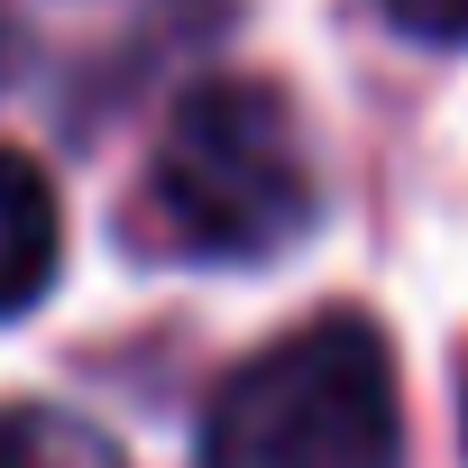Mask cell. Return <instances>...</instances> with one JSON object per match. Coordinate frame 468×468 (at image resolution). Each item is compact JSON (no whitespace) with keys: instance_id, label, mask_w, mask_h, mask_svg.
I'll list each match as a JSON object with an SVG mask.
<instances>
[{"instance_id":"6da1fadb","label":"cell","mask_w":468,"mask_h":468,"mask_svg":"<svg viewBox=\"0 0 468 468\" xmlns=\"http://www.w3.org/2000/svg\"><path fill=\"white\" fill-rule=\"evenodd\" d=\"M322 175L294 129V101L258 74L193 83L129 193V249L165 267H267L313 239Z\"/></svg>"},{"instance_id":"7a4b0ae2","label":"cell","mask_w":468,"mask_h":468,"mask_svg":"<svg viewBox=\"0 0 468 468\" xmlns=\"http://www.w3.org/2000/svg\"><path fill=\"white\" fill-rule=\"evenodd\" d=\"M404 395L367 313H313L220 377L202 413V468H395Z\"/></svg>"},{"instance_id":"3957f363","label":"cell","mask_w":468,"mask_h":468,"mask_svg":"<svg viewBox=\"0 0 468 468\" xmlns=\"http://www.w3.org/2000/svg\"><path fill=\"white\" fill-rule=\"evenodd\" d=\"M56 258H65V211L47 165L28 147H0V322H19L56 285Z\"/></svg>"},{"instance_id":"277c9868","label":"cell","mask_w":468,"mask_h":468,"mask_svg":"<svg viewBox=\"0 0 468 468\" xmlns=\"http://www.w3.org/2000/svg\"><path fill=\"white\" fill-rule=\"evenodd\" d=\"M0 468H129L120 441L56 404H0Z\"/></svg>"},{"instance_id":"5b68a950","label":"cell","mask_w":468,"mask_h":468,"mask_svg":"<svg viewBox=\"0 0 468 468\" xmlns=\"http://www.w3.org/2000/svg\"><path fill=\"white\" fill-rule=\"evenodd\" d=\"M377 19L413 47H468V0H377Z\"/></svg>"},{"instance_id":"8992f818","label":"cell","mask_w":468,"mask_h":468,"mask_svg":"<svg viewBox=\"0 0 468 468\" xmlns=\"http://www.w3.org/2000/svg\"><path fill=\"white\" fill-rule=\"evenodd\" d=\"M459 431H468V386H459Z\"/></svg>"}]
</instances>
